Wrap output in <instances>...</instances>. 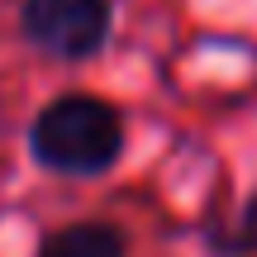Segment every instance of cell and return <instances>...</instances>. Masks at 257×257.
I'll return each mask as SVG.
<instances>
[{
  "label": "cell",
  "mask_w": 257,
  "mask_h": 257,
  "mask_svg": "<svg viewBox=\"0 0 257 257\" xmlns=\"http://www.w3.org/2000/svg\"><path fill=\"white\" fill-rule=\"evenodd\" d=\"M29 153L62 176H95L124 153V119L100 95H57L29 128Z\"/></svg>",
  "instance_id": "1"
},
{
  "label": "cell",
  "mask_w": 257,
  "mask_h": 257,
  "mask_svg": "<svg viewBox=\"0 0 257 257\" xmlns=\"http://www.w3.org/2000/svg\"><path fill=\"white\" fill-rule=\"evenodd\" d=\"M238 233H243V238H238L243 248H257V195H252L248 210H243V229H238Z\"/></svg>",
  "instance_id": "4"
},
{
  "label": "cell",
  "mask_w": 257,
  "mask_h": 257,
  "mask_svg": "<svg viewBox=\"0 0 257 257\" xmlns=\"http://www.w3.org/2000/svg\"><path fill=\"white\" fill-rule=\"evenodd\" d=\"M38 257H124V233L114 224H67L43 243Z\"/></svg>",
  "instance_id": "3"
},
{
  "label": "cell",
  "mask_w": 257,
  "mask_h": 257,
  "mask_svg": "<svg viewBox=\"0 0 257 257\" xmlns=\"http://www.w3.org/2000/svg\"><path fill=\"white\" fill-rule=\"evenodd\" d=\"M19 24L34 48H43L48 57H91L105 48L114 24L110 0H24L19 5Z\"/></svg>",
  "instance_id": "2"
}]
</instances>
